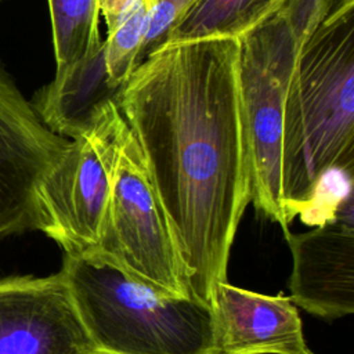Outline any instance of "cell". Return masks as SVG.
Returning <instances> with one entry per match:
<instances>
[{
  "label": "cell",
  "mask_w": 354,
  "mask_h": 354,
  "mask_svg": "<svg viewBox=\"0 0 354 354\" xmlns=\"http://www.w3.org/2000/svg\"><path fill=\"white\" fill-rule=\"evenodd\" d=\"M236 39L165 46L123 86L118 106L167 218L189 297L210 304L250 203Z\"/></svg>",
  "instance_id": "6da1fadb"
},
{
  "label": "cell",
  "mask_w": 354,
  "mask_h": 354,
  "mask_svg": "<svg viewBox=\"0 0 354 354\" xmlns=\"http://www.w3.org/2000/svg\"><path fill=\"white\" fill-rule=\"evenodd\" d=\"M354 169V0L340 3L300 44L282 131L288 218L314 206L330 171Z\"/></svg>",
  "instance_id": "7a4b0ae2"
},
{
  "label": "cell",
  "mask_w": 354,
  "mask_h": 354,
  "mask_svg": "<svg viewBox=\"0 0 354 354\" xmlns=\"http://www.w3.org/2000/svg\"><path fill=\"white\" fill-rule=\"evenodd\" d=\"M97 354H220L210 304L165 295L97 254L59 270Z\"/></svg>",
  "instance_id": "3957f363"
},
{
  "label": "cell",
  "mask_w": 354,
  "mask_h": 354,
  "mask_svg": "<svg viewBox=\"0 0 354 354\" xmlns=\"http://www.w3.org/2000/svg\"><path fill=\"white\" fill-rule=\"evenodd\" d=\"M239 105L250 202L288 232L282 201L283 106L300 44L281 10L238 39Z\"/></svg>",
  "instance_id": "277c9868"
},
{
  "label": "cell",
  "mask_w": 354,
  "mask_h": 354,
  "mask_svg": "<svg viewBox=\"0 0 354 354\" xmlns=\"http://www.w3.org/2000/svg\"><path fill=\"white\" fill-rule=\"evenodd\" d=\"M127 124L118 104L69 144L37 191L39 228L65 254L97 250Z\"/></svg>",
  "instance_id": "5b68a950"
},
{
  "label": "cell",
  "mask_w": 354,
  "mask_h": 354,
  "mask_svg": "<svg viewBox=\"0 0 354 354\" xmlns=\"http://www.w3.org/2000/svg\"><path fill=\"white\" fill-rule=\"evenodd\" d=\"M93 254L160 293L188 296L167 218L129 126L122 140L100 242Z\"/></svg>",
  "instance_id": "8992f818"
},
{
  "label": "cell",
  "mask_w": 354,
  "mask_h": 354,
  "mask_svg": "<svg viewBox=\"0 0 354 354\" xmlns=\"http://www.w3.org/2000/svg\"><path fill=\"white\" fill-rule=\"evenodd\" d=\"M68 144L0 65V238L39 228V185Z\"/></svg>",
  "instance_id": "52a82bcc"
},
{
  "label": "cell",
  "mask_w": 354,
  "mask_h": 354,
  "mask_svg": "<svg viewBox=\"0 0 354 354\" xmlns=\"http://www.w3.org/2000/svg\"><path fill=\"white\" fill-rule=\"evenodd\" d=\"M315 228L285 234L293 267L290 299L313 315L340 318L354 313L353 174Z\"/></svg>",
  "instance_id": "ba28073f"
},
{
  "label": "cell",
  "mask_w": 354,
  "mask_h": 354,
  "mask_svg": "<svg viewBox=\"0 0 354 354\" xmlns=\"http://www.w3.org/2000/svg\"><path fill=\"white\" fill-rule=\"evenodd\" d=\"M0 354H97L61 271L0 278Z\"/></svg>",
  "instance_id": "9c48e42d"
},
{
  "label": "cell",
  "mask_w": 354,
  "mask_h": 354,
  "mask_svg": "<svg viewBox=\"0 0 354 354\" xmlns=\"http://www.w3.org/2000/svg\"><path fill=\"white\" fill-rule=\"evenodd\" d=\"M220 354H308L290 296H267L218 282L212 293Z\"/></svg>",
  "instance_id": "30bf717a"
},
{
  "label": "cell",
  "mask_w": 354,
  "mask_h": 354,
  "mask_svg": "<svg viewBox=\"0 0 354 354\" xmlns=\"http://www.w3.org/2000/svg\"><path fill=\"white\" fill-rule=\"evenodd\" d=\"M120 91L111 83L102 39L83 57L57 69L54 79L35 93L30 104L51 131L73 140L91 129L109 105L118 104Z\"/></svg>",
  "instance_id": "8fae6325"
},
{
  "label": "cell",
  "mask_w": 354,
  "mask_h": 354,
  "mask_svg": "<svg viewBox=\"0 0 354 354\" xmlns=\"http://www.w3.org/2000/svg\"><path fill=\"white\" fill-rule=\"evenodd\" d=\"M286 0H195L171 25L163 46L207 39H239Z\"/></svg>",
  "instance_id": "7c38bea8"
},
{
  "label": "cell",
  "mask_w": 354,
  "mask_h": 354,
  "mask_svg": "<svg viewBox=\"0 0 354 354\" xmlns=\"http://www.w3.org/2000/svg\"><path fill=\"white\" fill-rule=\"evenodd\" d=\"M152 0H97L106 25L105 61L111 83L123 88L138 66Z\"/></svg>",
  "instance_id": "4fadbf2b"
},
{
  "label": "cell",
  "mask_w": 354,
  "mask_h": 354,
  "mask_svg": "<svg viewBox=\"0 0 354 354\" xmlns=\"http://www.w3.org/2000/svg\"><path fill=\"white\" fill-rule=\"evenodd\" d=\"M57 69L75 62L102 40L97 0H48Z\"/></svg>",
  "instance_id": "5bb4252c"
},
{
  "label": "cell",
  "mask_w": 354,
  "mask_h": 354,
  "mask_svg": "<svg viewBox=\"0 0 354 354\" xmlns=\"http://www.w3.org/2000/svg\"><path fill=\"white\" fill-rule=\"evenodd\" d=\"M344 0H286L279 8L290 30L301 44L317 26Z\"/></svg>",
  "instance_id": "9a60e30c"
},
{
  "label": "cell",
  "mask_w": 354,
  "mask_h": 354,
  "mask_svg": "<svg viewBox=\"0 0 354 354\" xmlns=\"http://www.w3.org/2000/svg\"><path fill=\"white\" fill-rule=\"evenodd\" d=\"M194 1L195 0H152L148 30L140 51L138 65L163 46L171 25Z\"/></svg>",
  "instance_id": "2e32d148"
},
{
  "label": "cell",
  "mask_w": 354,
  "mask_h": 354,
  "mask_svg": "<svg viewBox=\"0 0 354 354\" xmlns=\"http://www.w3.org/2000/svg\"><path fill=\"white\" fill-rule=\"evenodd\" d=\"M308 354H314V353H308Z\"/></svg>",
  "instance_id": "e0dca14e"
}]
</instances>
